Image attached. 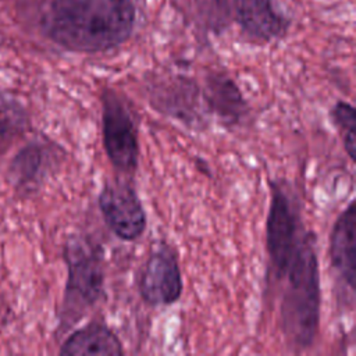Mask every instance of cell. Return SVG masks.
Segmentation results:
<instances>
[{
  "label": "cell",
  "mask_w": 356,
  "mask_h": 356,
  "mask_svg": "<svg viewBox=\"0 0 356 356\" xmlns=\"http://www.w3.org/2000/svg\"><path fill=\"white\" fill-rule=\"evenodd\" d=\"M132 26L131 0H53L43 19L44 32L56 44L81 53L121 44Z\"/></svg>",
  "instance_id": "6da1fadb"
},
{
  "label": "cell",
  "mask_w": 356,
  "mask_h": 356,
  "mask_svg": "<svg viewBox=\"0 0 356 356\" xmlns=\"http://www.w3.org/2000/svg\"><path fill=\"white\" fill-rule=\"evenodd\" d=\"M281 286L280 330L289 348L305 350L318 334L321 289L316 236L307 231L282 271L274 278Z\"/></svg>",
  "instance_id": "7a4b0ae2"
},
{
  "label": "cell",
  "mask_w": 356,
  "mask_h": 356,
  "mask_svg": "<svg viewBox=\"0 0 356 356\" xmlns=\"http://www.w3.org/2000/svg\"><path fill=\"white\" fill-rule=\"evenodd\" d=\"M67 284L61 306V327L70 328L104 296L102 249L82 236H72L64 248Z\"/></svg>",
  "instance_id": "3957f363"
},
{
  "label": "cell",
  "mask_w": 356,
  "mask_h": 356,
  "mask_svg": "<svg viewBox=\"0 0 356 356\" xmlns=\"http://www.w3.org/2000/svg\"><path fill=\"white\" fill-rule=\"evenodd\" d=\"M102 139L111 165L125 174L135 172L139 161L138 125L131 107L113 90L102 95Z\"/></svg>",
  "instance_id": "277c9868"
},
{
  "label": "cell",
  "mask_w": 356,
  "mask_h": 356,
  "mask_svg": "<svg viewBox=\"0 0 356 356\" xmlns=\"http://www.w3.org/2000/svg\"><path fill=\"white\" fill-rule=\"evenodd\" d=\"M97 203L106 225L117 238L132 242L142 236L146 229V211L129 182L120 179L106 182Z\"/></svg>",
  "instance_id": "5b68a950"
},
{
  "label": "cell",
  "mask_w": 356,
  "mask_h": 356,
  "mask_svg": "<svg viewBox=\"0 0 356 356\" xmlns=\"http://www.w3.org/2000/svg\"><path fill=\"white\" fill-rule=\"evenodd\" d=\"M150 106L186 125L188 128H202L206 124V104L200 88L188 78L175 76L154 83L147 95Z\"/></svg>",
  "instance_id": "8992f818"
},
{
  "label": "cell",
  "mask_w": 356,
  "mask_h": 356,
  "mask_svg": "<svg viewBox=\"0 0 356 356\" xmlns=\"http://www.w3.org/2000/svg\"><path fill=\"white\" fill-rule=\"evenodd\" d=\"M182 289V273L175 252L167 245L157 246L149 254L140 274L142 299L152 306H170L179 300Z\"/></svg>",
  "instance_id": "52a82bcc"
},
{
  "label": "cell",
  "mask_w": 356,
  "mask_h": 356,
  "mask_svg": "<svg viewBox=\"0 0 356 356\" xmlns=\"http://www.w3.org/2000/svg\"><path fill=\"white\" fill-rule=\"evenodd\" d=\"M330 263L337 285L345 302L353 305L356 289V203L349 204L337 217L330 234Z\"/></svg>",
  "instance_id": "ba28073f"
},
{
  "label": "cell",
  "mask_w": 356,
  "mask_h": 356,
  "mask_svg": "<svg viewBox=\"0 0 356 356\" xmlns=\"http://www.w3.org/2000/svg\"><path fill=\"white\" fill-rule=\"evenodd\" d=\"M60 159V149L50 142L35 140L24 146L10 164V179L18 189L38 188Z\"/></svg>",
  "instance_id": "9c48e42d"
},
{
  "label": "cell",
  "mask_w": 356,
  "mask_h": 356,
  "mask_svg": "<svg viewBox=\"0 0 356 356\" xmlns=\"http://www.w3.org/2000/svg\"><path fill=\"white\" fill-rule=\"evenodd\" d=\"M206 108L224 127L241 125L249 114V106L238 85L224 74H211L202 92Z\"/></svg>",
  "instance_id": "30bf717a"
},
{
  "label": "cell",
  "mask_w": 356,
  "mask_h": 356,
  "mask_svg": "<svg viewBox=\"0 0 356 356\" xmlns=\"http://www.w3.org/2000/svg\"><path fill=\"white\" fill-rule=\"evenodd\" d=\"M68 356H120L124 353L117 334L103 323L92 321L71 332L58 350Z\"/></svg>",
  "instance_id": "8fae6325"
},
{
  "label": "cell",
  "mask_w": 356,
  "mask_h": 356,
  "mask_svg": "<svg viewBox=\"0 0 356 356\" xmlns=\"http://www.w3.org/2000/svg\"><path fill=\"white\" fill-rule=\"evenodd\" d=\"M238 21L253 38L270 40L281 36L286 22L274 11L273 0H234Z\"/></svg>",
  "instance_id": "7c38bea8"
},
{
  "label": "cell",
  "mask_w": 356,
  "mask_h": 356,
  "mask_svg": "<svg viewBox=\"0 0 356 356\" xmlns=\"http://www.w3.org/2000/svg\"><path fill=\"white\" fill-rule=\"evenodd\" d=\"M28 127L25 108L11 96L0 90V150Z\"/></svg>",
  "instance_id": "4fadbf2b"
},
{
  "label": "cell",
  "mask_w": 356,
  "mask_h": 356,
  "mask_svg": "<svg viewBox=\"0 0 356 356\" xmlns=\"http://www.w3.org/2000/svg\"><path fill=\"white\" fill-rule=\"evenodd\" d=\"M330 120L341 135L343 149L355 161L356 156V110L350 103L338 100L330 110Z\"/></svg>",
  "instance_id": "5bb4252c"
}]
</instances>
